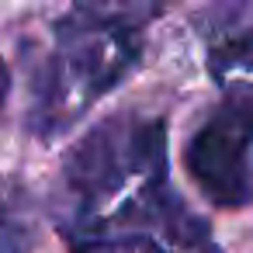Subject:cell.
I'll return each mask as SVG.
<instances>
[{"mask_svg": "<svg viewBox=\"0 0 253 253\" xmlns=\"http://www.w3.org/2000/svg\"><path fill=\"white\" fill-rule=\"evenodd\" d=\"M49 211L73 253H211L208 225L167 173V128L149 115H115L73 146Z\"/></svg>", "mask_w": 253, "mask_h": 253, "instance_id": "obj_1", "label": "cell"}, {"mask_svg": "<svg viewBox=\"0 0 253 253\" xmlns=\"http://www.w3.org/2000/svg\"><path fill=\"white\" fill-rule=\"evenodd\" d=\"M153 7H73L52 25V42L32 90V132L52 139L84 118L142 52Z\"/></svg>", "mask_w": 253, "mask_h": 253, "instance_id": "obj_2", "label": "cell"}, {"mask_svg": "<svg viewBox=\"0 0 253 253\" xmlns=\"http://www.w3.org/2000/svg\"><path fill=\"white\" fill-rule=\"evenodd\" d=\"M194 184L222 208L253 201V94L222 101L184 149Z\"/></svg>", "mask_w": 253, "mask_h": 253, "instance_id": "obj_3", "label": "cell"}, {"mask_svg": "<svg viewBox=\"0 0 253 253\" xmlns=\"http://www.w3.org/2000/svg\"><path fill=\"white\" fill-rule=\"evenodd\" d=\"M205 42L215 77H253V7L211 11L205 25Z\"/></svg>", "mask_w": 253, "mask_h": 253, "instance_id": "obj_4", "label": "cell"}, {"mask_svg": "<svg viewBox=\"0 0 253 253\" xmlns=\"http://www.w3.org/2000/svg\"><path fill=\"white\" fill-rule=\"evenodd\" d=\"M35 243V215L28 191L11 184L0 194V253H28Z\"/></svg>", "mask_w": 253, "mask_h": 253, "instance_id": "obj_5", "label": "cell"}, {"mask_svg": "<svg viewBox=\"0 0 253 253\" xmlns=\"http://www.w3.org/2000/svg\"><path fill=\"white\" fill-rule=\"evenodd\" d=\"M7 87H11V80H7V66H4V59H0V108H4V97H7Z\"/></svg>", "mask_w": 253, "mask_h": 253, "instance_id": "obj_6", "label": "cell"}]
</instances>
